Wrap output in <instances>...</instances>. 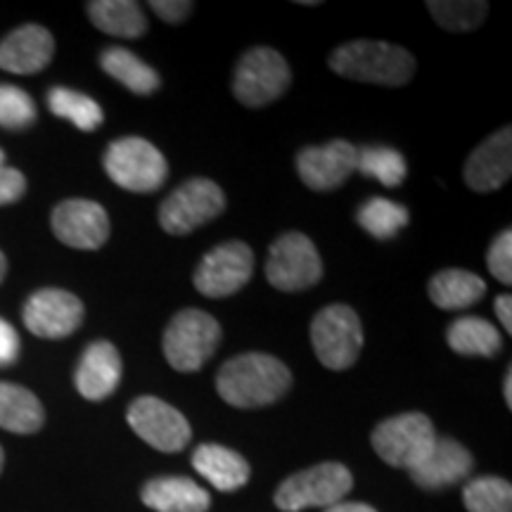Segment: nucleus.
I'll use <instances>...</instances> for the list:
<instances>
[{
  "label": "nucleus",
  "instance_id": "obj_11",
  "mask_svg": "<svg viewBox=\"0 0 512 512\" xmlns=\"http://www.w3.org/2000/svg\"><path fill=\"white\" fill-rule=\"evenodd\" d=\"M254 273V252L240 240L223 242L204 254L195 268L192 283L209 299H223L240 292Z\"/></svg>",
  "mask_w": 512,
  "mask_h": 512
},
{
  "label": "nucleus",
  "instance_id": "obj_34",
  "mask_svg": "<svg viewBox=\"0 0 512 512\" xmlns=\"http://www.w3.org/2000/svg\"><path fill=\"white\" fill-rule=\"evenodd\" d=\"M27 192V178L22 171L0 164V207L17 202Z\"/></svg>",
  "mask_w": 512,
  "mask_h": 512
},
{
  "label": "nucleus",
  "instance_id": "obj_36",
  "mask_svg": "<svg viewBox=\"0 0 512 512\" xmlns=\"http://www.w3.org/2000/svg\"><path fill=\"white\" fill-rule=\"evenodd\" d=\"M19 356V337L8 320L0 318V368L12 366Z\"/></svg>",
  "mask_w": 512,
  "mask_h": 512
},
{
  "label": "nucleus",
  "instance_id": "obj_30",
  "mask_svg": "<svg viewBox=\"0 0 512 512\" xmlns=\"http://www.w3.org/2000/svg\"><path fill=\"white\" fill-rule=\"evenodd\" d=\"M427 8L446 31H475L489 15V3L482 0H430Z\"/></svg>",
  "mask_w": 512,
  "mask_h": 512
},
{
  "label": "nucleus",
  "instance_id": "obj_33",
  "mask_svg": "<svg viewBox=\"0 0 512 512\" xmlns=\"http://www.w3.org/2000/svg\"><path fill=\"white\" fill-rule=\"evenodd\" d=\"M486 264H489V271L498 283L503 285L512 283V230L510 228H505L503 233L494 240V245L489 247Z\"/></svg>",
  "mask_w": 512,
  "mask_h": 512
},
{
  "label": "nucleus",
  "instance_id": "obj_7",
  "mask_svg": "<svg viewBox=\"0 0 512 512\" xmlns=\"http://www.w3.org/2000/svg\"><path fill=\"white\" fill-rule=\"evenodd\" d=\"M226 209V195L211 178H190L171 192L159 207V226L164 233L190 235L204 223L214 221Z\"/></svg>",
  "mask_w": 512,
  "mask_h": 512
},
{
  "label": "nucleus",
  "instance_id": "obj_35",
  "mask_svg": "<svg viewBox=\"0 0 512 512\" xmlns=\"http://www.w3.org/2000/svg\"><path fill=\"white\" fill-rule=\"evenodd\" d=\"M195 5L190 0H152L150 10H155L159 19H164L166 24H181L190 17V12Z\"/></svg>",
  "mask_w": 512,
  "mask_h": 512
},
{
  "label": "nucleus",
  "instance_id": "obj_17",
  "mask_svg": "<svg viewBox=\"0 0 512 512\" xmlns=\"http://www.w3.org/2000/svg\"><path fill=\"white\" fill-rule=\"evenodd\" d=\"M55 55V38L38 24H24L0 41V69L10 74H38Z\"/></svg>",
  "mask_w": 512,
  "mask_h": 512
},
{
  "label": "nucleus",
  "instance_id": "obj_38",
  "mask_svg": "<svg viewBox=\"0 0 512 512\" xmlns=\"http://www.w3.org/2000/svg\"><path fill=\"white\" fill-rule=\"evenodd\" d=\"M325 512H377L375 508H370L368 503H356V501H342V503H335L330 505Z\"/></svg>",
  "mask_w": 512,
  "mask_h": 512
},
{
  "label": "nucleus",
  "instance_id": "obj_29",
  "mask_svg": "<svg viewBox=\"0 0 512 512\" xmlns=\"http://www.w3.org/2000/svg\"><path fill=\"white\" fill-rule=\"evenodd\" d=\"M356 169L363 176L375 178L377 183L387 185V188H396L403 183V178L408 174V164L399 150L394 147H382V145H368L363 150H358V164Z\"/></svg>",
  "mask_w": 512,
  "mask_h": 512
},
{
  "label": "nucleus",
  "instance_id": "obj_14",
  "mask_svg": "<svg viewBox=\"0 0 512 512\" xmlns=\"http://www.w3.org/2000/svg\"><path fill=\"white\" fill-rule=\"evenodd\" d=\"M53 233L62 245L93 252L110 240V216L93 200H64L53 211Z\"/></svg>",
  "mask_w": 512,
  "mask_h": 512
},
{
  "label": "nucleus",
  "instance_id": "obj_24",
  "mask_svg": "<svg viewBox=\"0 0 512 512\" xmlns=\"http://www.w3.org/2000/svg\"><path fill=\"white\" fill-rule=\"evenodd\" d=\"M448 347L460 356H496L503 347L501 330L489 320L477 316H463L453 320L446 330Z\"/></svg>",
  "mask_w": 512,
  "mask_h": 512
},
{
  "label": "nucleus",
  "instance_id": "obj_39",
  "mask_svg": "<svg viewBox=\"0 0 512 512\" xmlns=\"http://www.w3.org/2000/svg\"><path fill=\"white\" fill-rule=\"evenodd\" d=\"M503 392H505V403H508V406H512V370H508V373H505Z\"/></svg>",
  "mask_w": 512,
  "mask_h": 512
},
{
  "label": "nucleus",
  "instance_id": "obj_23",
  "mask_svg": "<svg viewBox=\"0 0 512 512\" xmlns=\"http://www.w3.org/2000/svg\"><path fill=\"white\" fill-rule=\"evenodd\" d=\"M46 422L38 396L12 382H0V427L15 434H34Z\"/></svg>",
  "mask_w": 512,
  "mask_h": 512
},
{
  "label": "nucleus",
  "instance_id": "obj_12",
  "mask_svg": "<svg viewBox=\"0 0 512 512\" xmlns=\"http://www.w3.org/2000/svg\"><path fill=\"white\" fill-rule=\"evenodd\" d=\"M128 425L145 444L162 453L183 451L190 444V422L178 408L157 396H140L128 406Z\"/></svg>",
  "mask_w": 512,
  "mask_h": 512
},
{
  "label": "nucleus",
  "instance_id": "obj_40",
  "mask_svg": "<svg viewBox=\"0 0 512 512\" xmlns=\"http://www.w3.org/2000/svg\"><path fill=\"white\" fill-rule=\"evenodd\" d=\"M5 273H8V259H5V254L0 252V283H3Z\"/></svg>",
  "mask_w": 512,
  "mask_h": 512
},
{
  "label": "nucleus",
  "instance_id": "obj_8",
  "mask_svg": "<svg viewBox=\"0 0 512 512\" xmlns=\"http://www.w3.org/2000/svg\"><path fill=\"white\" fill-rule=\"evenodd\" d=\"M292 83L290 64L278 50L259 46L240 57L233 76V95L245 107H266L283 95Z\"/></svg>",
  "mask_w": 512,
  "mask_h": 512
},
{
  "label": "nucleus",
  "instance_id": "obj_3",
  "mask_svg": "<svg viewBox=\"0 0 512 512\" xmlns=\"http://www.w3.org/2000/svg\"><path fill=\"white\" fill-rule=\"evenodd\" d=\"M221 344V325L202 309L178 311L164 332V356L178 373H195Z\"/></svg>",
  "mask_w": 512,
  "mask_h": 512
},
{
  "label": "nucleus",
  "instance_id": "obj_20",
  "mask_svg": "<svg viewBox=\"0 0 512 512\" xmlns=\"http://www.w3.org/2000/svg\"><path fill=\"white\" fill-rule=\"evenodd\" d=\"M140 498L155 512H207L211 496L188 477H157L143 484Z\"/></svg>",
  "mask_w": 512,
  "mask_h": 512
},
{
  "label": "nucleus",
  "instance_id": "obj_31",
  "mask_svg": "<svg viewBox=\"0 0 512 512\" xmlns=\"http://www.w3.org/2000/svg\"><path fill=\"white\" fill-rule=\"evenodd\" d=\"M467 512H512V486L501 477L472 479L463 489Z\"/></svg>",
  "mask_w": 512,
  "mask_h": 512
},
{
  "label": "nucleus",
  "instance_id": "obj_18",
  "mask_svg": "<svg viewBox=\"0 0 512 512\" xmlns=\"http://www.w3.org/2000/svg\"><path fill=\"white\" fill-rule=\"evenodd\" d=\"M472 465L475 460L460 441L437 437L432 451L411 470V477L422 489H446V486L463 482L472 472Z\"/></svg>",
  "mask_w": 512,
  "mask_h": 512
},
{
  "label": "nucleus",
  "instance_id": "obj_1",
  "mask_svg": "<svg viewBox=\"0 0 512 512\" xmlns=\"http://www.w3.org/2000/svg\"><path fill=\"white\" fill-rule=\"evenodd\" d=\"M292 387V373L280 358L271 354L235 356L226 361L216 375L221 399L235 408H264L283 399Z\"/></svg>",
  "mask_w": 512,
  "mask_h": 512
},
{
  "label": "nucleus",
  "instance_id": "obj_37",
  "mask_svg": "<svg viewBox=\"0 0 512 512\" xmlns=\"http://www.w3.org/2000/svg\"><path fill=\"white\" fill-rule=\"evenodd\" d=\"M496 316H498V320H501L503 330L512 332V297L510 294H501V297L496 299Z\"/></svg>",
  "mask_w": 512,
  "mask_h": 512
},
{
  "label": "nucleus",
  "instance_id": "obj_26",
  "mask_svg": "<svg viewBox=\"0 0 512 512\" xmlns=\"http://www.w3.org/2000/svg\"><path fill=\"white\" fill-rule=\"evenodd\" d=\"M100 67L136 95H150L162 86V79L155 69L126 48H107L100 55Z\"/></svg>",
  "mask_w": 512,
  "mask_h": 512
},
{
  "label": "nucleus",
  "instance_id": "obj_27",
  "mask_svg": "<svg viewBox=\"0 0 512 512\" xmlns=\"http://www.w3.org/2000/svg\"><path fill=\"white\" fill-rule=\"evenodd\" d=\"M408 221H411L408 209L399 202L384 200V197H373V200L363 202L361 209H358L361 228L377 240L394 238L399 230L408 226Z\"/></svg>",
  "mask_w": 512,
  "mask_h": 512
},
{
  "label": "nucleus",
  "instance_id": "obj_5",
  "mask_svg": "<svg viewBox=\"0 0 512 512\" xmlns=\"http://www.w3.org/2000/svg\"><path fill=\"white\" fill-rule=\"evenodd\" d=\"M311 344L318 361L330 370L354 366L363 349V323L351 306H325L311 320Z\"/></svg>",
  "mask_w": 512,
  "mask_h": 512
},
{
  "label": "nucleus",
  "instance_id": "obj_9",
  "mask_svg": "<svg viewBox=\"0 0 512 512\" xmlns=\"http://www.w3.org/2000/svg\"><path fill=\"white\" fill-rule=\"evenodd\" d=\"M437 432L422 413H401L380 422L373 432V448L384 463L411 472L432 451Z\"/></svg>",
  "mask_w": 512,
  "mask_h": 512
},
{
  "label": "nucleus",
  "instance_id": "obj_42",
  "mask_svg": "<svg viewBox=\"0 0 512 512\" xmlns=\"http://www.w3.org/2000/svg\"><path fill=\"white\" fill-rule=\"evenodd\" d=\"M3 159H5V155H3V150H0V164H3Z\"/></svg>",
  "mask_w": 512,
  "mask_h": 512
},
{
  "label": "nucleus",
  "instance_id": "obj_4",
  "mask_svg": "<svg viewBox=\"0 0 512 512\" xmlns=\"http://www.w3.org/2000/svg\"><path fill=\"white\" fill-rule=\"evenodd\" d=\"M354 486V475L342 463H320L287 477L275 491V505L283 512L330 508L342 503Z\"/></svg>",
  "mask_w": 512,
  "mask_h": 512
},
{
  "label": "nucleus",
  "instance_id": "obj_2",
  "mask_svg": "<svg viewBox=\"0 0 512 512\" xmlns=\"http://www.w3.org/2000/svg\"><path fill=\"white\" fill-rule=\"evenodd\" d=\"M330 69L344 79L399 88L415 76V57L406 48L384 41H351L332 50Z\"/></svg>",
  "mask_w": 512,
  "mask_h": 512
},
{
  "label": "nucleus",
  "instance_id": "obj_32",
  "mask_svg": "<svg viewBox=\"0 0 512 512\" xmlns=\"http://www.w3.org/2000/svg\"><path fill=\"white\" fill-rule=\"evenodd\" d=\"M36 121V105L31 95L22 88L0 83V126L3 128H27Z\"/></svg>",
  "mask_w": 512,
  "mask_h": 512
},
{
  "label": "nucleus",
  "instance_id": "obj_15",
  "mask_svg": "<svg viewBox=\"0 0 512 512\" xmlns=\"http://www.w3.org/2000/svg\"><path fill=\"white\" fill-rule=\"evenodd\" d=\"M358 147L349 140H332L328 145L306 147L297 155V171L306 188L335 190L356 171Z\"/></svg>",
  "mask_w": 512,
  "mask_h": 512
},
{
  "label": "nucleus",
  "instance_id": "obj_28",
  "mask_svg": "<svg viewBox=\"0 0 512 512\" xmlns=\"http://www.w3.org/2000/svg\"><path fill=\"white\" fill-rule=\"evenodd\" d=\"M48 107L57 117L72 121L81 131H95L102 124V119H105L98 102L64 86H57L48 93Z\"/></svg>",
  "mask_w": 512,
  "mask_h": 512
},
{
  "label": "nucleus",
  "instance_id": "obj_22",
  "mask_svg": "<svg viewBox=\"0 0 512 512\" xmlns=\"http://www.w3.org/2000/svg\"><path fill=\"white\" fill-rule=\"evenodd\" d=\"M430 299L444 311H460L475 306L486 294L482 275L463 271V268H446L430 280Z\"/></svg>",
  "mask_w": 512,
  "mask_h": 512
},
{
  "label": "nucleus",
  "instance_id": "obj_16",
  "mask_svg": "<svg viewBox=\"0 0 512 512\" xmlns=\"http://www.w3.org/2000/svg\"><path fill=\"white\" fill-rule=\"evenodd\" d=\"M512 174V128L505 126L479 143L467 157L463 178L475 192H494L510 181Z\"/></svg>",
  "mask_w": 512,
  "mask_h": 512
},
{
  "label": "nucleus",
  "instance_id": "obj_13",
  "mask_svg": "<svg viewBox=\"0 0 512 512\" xmlns=\"http://www.w3.org/2000/svg\"><path fill=\"white\" fill-rule=\"evenodd\" d=\"M83 323V304L67 290H38L24 304V325L31 335L62 339L74 335Z\"/></svg>",
  "mask_w": 512,
  "mask_h": 512
},
{
  "label": "nucleus",
  "instance_id": "obj_21",
  "mask_svg": "<svg viewBox=\"0 0 512 512\" xmlns=\"http://www.w3.org/2000/svg\"><path fill=\"white\" fill-rule=\"evenodd\" d=\"M192 467L219 491H238L249 482L252 467L233 448L202 444L192 453Z\"/></svg>",
  "mask_w": 512,
  "mask_h": 512
},
{
  "label": "nucleus",
  "instance_id": "obj_10",
  "mask_svg": "<svg viewBox=\"0 0 512 512\" xmlns=\"http://www.w3.org/2000/svg\"><path fill=\"white\" fill-rule=\"evenodd\" d=\"M266 278L280 292H304L323 278V261L304 233H285L273 242L266 259Z\"/></svg>",
  "mask_w": 512,
  "mask_h": 512
},
{
  "label": "nucleus",
  "instance_id": "obj_41",
  "mask_svg": "<svg viewBox=\"0 0 512 512\" xmlns=\"http://www.w3.org/2000/svg\"><path fill=\"white\" fill-rule=\"evenodd\" d=\"M3 465H5V453H3V446H0V472H3Z\"/></svg>",
  "mask_w": 512,
  "mask_h": 512
},
{
  "label": "nucleus",
  "instance_id": "obj_25",
  "mask_svg": "<svg viewBox=\"0 0 512 512\" xmlns=\"http://www.w3.org/2000/svg\"><path fill=\"white\" fill-rule=\"evenodd\" d=\"M88 17L105 34L117 38H140L147 34V17L133 0H93Z\"/></svg>",
  "mask_w": 512,
  "mask_h": 512
},
{
  "label": "nucleus",
  "instance_id": "obj_19",
  "mask_svg": "<svg viewBox=\"0 0 512 512\" xmlns=\"http://www.w3.org/2000/svg\"><path fill=\"white\" fill-rule=\"evenodd\" d=\"M121 382V356L112 342L88 344L76 368V389L83 399L102 401L117 392Z\"/></svg>",
  "mask_w": 512,
  "mask_h": 512
},
{
  "label": "nucleus",
  "instance_id": "obj_6",
  "mask_svg": "<svg viewBox=\"0 0 512 512\" xmlns=\"http://www.w3.org/2000/svg\"><path fill=\"white\" fill-rule=\"evenodd\" d=\"M102 164L107 176L128 192H155L169 176V164L162 152L150 140L136 136L114 140Z\"/></svg>",
  "mask_w": 512,
  "mask_h": 512
}]
</instances>
